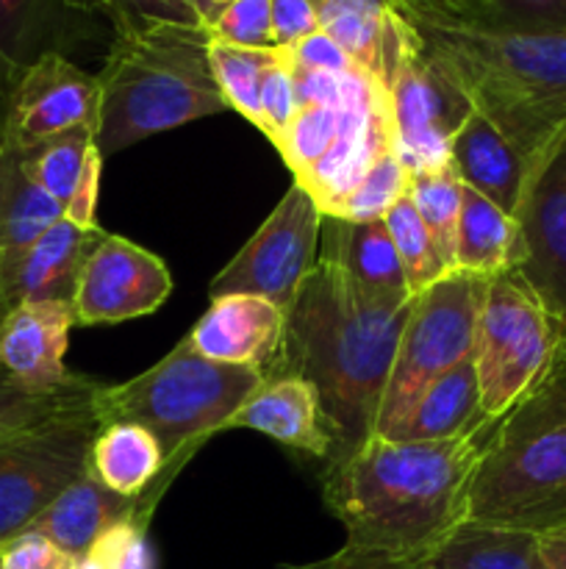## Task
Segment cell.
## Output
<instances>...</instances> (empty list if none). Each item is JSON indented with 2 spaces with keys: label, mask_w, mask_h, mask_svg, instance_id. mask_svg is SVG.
Returning <instances> with one entry per match:
<instances>
[{
  "label": "cell",
  "mask_w": 566,
  "mask_h": 569,
  "mask_svg": "<svg viewBox=\"0 0 566 569\" xmlns=\"http://www.w3.org/2000/svg\"><path fill=\"white\" fill-rule=\"evenodd\" d=\"M98 428L92 409L0 439V545L26 531L89 470Z\"/></svg>",
  "instance_id": "cell-9"
},
{
  "label": "cell",
  "mask_w": 566,
  "mask_h": 569,
  "mask_svg": "<svg viewBox=\"0 0 566 569\" xmlns=\"http://www.w3.org/2000/svg\"><path fill=\"white\" fill-rule=\"evenodd\" d=\"M275 59L277 48L253 50L211 39V70H214L216 87H220L228 109L242 114L247 122H253L259 131H264L261 83H264L266 70H270Z\"/></svg>",
  "instance_id": "cell-33"
},
{
  "label": "cell",
  "mask_w": 566,
  "mask_h": 569,
  "mask_svg": "<svg viewBox=\"0 0 566 569\" xmlns=\"http://www.w3.org/2000/svg\"><path fill=\"white\" fill-rule=\"evenodd\" d=\"M322 217L309 189L292 181L259 231L211 278L209 298L259 295L286 315L320 256Z\"/></svg>",
  "instance_id": "cell-10"
},
{
  "label": "cell",
  "mask_w": 566,
  "mask_h": 569,
  "mask_svg": "<svg viewBox=\"0 0 566 569\" xmlns=\"http://www.w3.org/2000/svg\"><path fill=\"white\" fill-rule=\"evenodd\" d=\"M83 561H89L94 569H155L148 526H142L139 520L117 522L94 542Z\"/></svg>",
  "instance_id": "cell-39"
},
{
  "label": "cell",
  "mask_w": 566,
  "mask_h": 569,
  "mask_svg": "<svg viewBox=\"0 0 566 569\" xmlns=\"http://www.w3.org/2000/svg\"><path fill=\"white\" fill-rule=\"evenodd\" d=\"M411 306L414 300L400 309L377 303L342 267L320 256L289 306L281 350L264 376H297L314 387L333 439L325 467L375 437Z\"/></svg>",
  "instance_id": "cell-2"
},
{
  "label": "cell",
  "mask_w": 566,
  "mask_h": 569,
  "mask_svg": "<svg viewBox=\"0 0 566 569\" xmlns=\"http://www.w3.org/2000/svg\"><path fill=\"white\" fill-rule=\"evenodd\" d=\"M277 569H322V567L316 565V561H311V565H283V567H277Z\"/></svg>",
  "instance_id": "cell-48"
},
{
  "label": "cell",
  "mask_w": 566,
  "mask_h": 569,
  "mask_svg": "<svg viewBox=\"0 0 566 569\" xmlns=\"http://www.w3.org/2000/svg\"><path fill=\"white\" fill-rule=\"evenodd\" d=\"M3 317H6V309H3V300H0V322H3Z\"/></svg>",
  "instance_id": "cell-50"
},
{
  "label": "cell",
  "mask_w": 566,
  "mask_h": 569,
  "mask_svg": "<svg viewBox=\"0 0 566 569\" xmlns=\"http://www.w3.org/2000/svg\"><path fill=\"white\" fill-rule=\"evenodd\" d=\"M297 89H294V76L292 64H289L286 53L277 48V59L272 61V67L266 70L264 83H261V117H264V137L272 144H277V139L283 137V131L289 128V122L297 114Z\"/></svg>",
  "instance_id": "cell-41"
},
{
  "label": "cell",
  "mask_w": 566,
  "mask_h": 569,
  "mask_svg": "<svg viewBox=\"0 0 566 569\" xmlns=\"http://www.w3.org/2000/svg\"><path fill=\"white\" fill-rule=\"evenodd\" d=\"M408 198L420 220L431 231L447 270L455 272V233H458L464 183L455 178L449 167L433 172H414V176H408Z\"/></svg>",
  "instance_id": "cell-34"
},
{
  "label": "cell",
  "mask_w": 566,
  "mask_h": 569,
  "mask_svg": "<svg viewBox=\"0 0 566 569\" xmlns=\"http://www.w3.org/2000/svg\"><path fill=\"white\" fill-rule=\"evenodd\" d=\"M469 26L514 33L566 31V0H488Z\"/></svg>",
  "instance_id": "cell-37"
},
{
  "label": "cell",
  "mask_w": 566,
  "mask_h": 569,
  "mask_svg": "<svg viewBox=\"0 0 566 569\" xmlns=\"http://www.w3.org/2000/svg\"><path fill=\"white\" fill-rule=\"evenodd\" d=\"M89 11H100L111 22L114 33L148 26V22H181L203 26L200 17L183 0H81Z\"/></svg>",
  "instance_id": "cell-40"
},
{
  "label": "cell",
  "mask_w": 566,
  "mask_h": 569,
  "mask_svg": "<svg viewBox=\"0 0 566 569\" xmlns=\"http://www.w3.org/2000/svg\"><path fill=\"white\" fill-rule=\"evenodd\" d=\"M270 11L275 48L286 50L292 48V44H297L300 39L320 31L314 0H270Z\"/></svg>",
  "instance_id": "cell-43"
},
{
  "label": "cell",
  "mask_w": 566,
  "mask_h": 569,
  "mask_svg": "<svg viewBox=\"0 0 566 569\" xmlns=\"http://www.w3.org/2000/svg\"><path fill=\"white\" fill-rule=\"evenodd\" d=\"M538 548H542V556L549 569H566V526L538 533Z\"/></svg>",
  "instance_id": "cell-46"
},
{
  "label": "cell",
  "mask_w": 566,
  "mask_h": 569,
  "mask_svg": "<svg viewBox=\"0 0 566 569\" xmlns=\"http://www.w3.org/2000/svg\"><path fill=\"white\" fill-rule=\"evenodd\" d=\"M139 500L122 498L100 483L92 470L70 483L26 531H37L59 545L75 561H83L111 526L137 520Z\"/></svg>",
  "instance_id": "cell-25"
},
{
  "label": "cell",
  "mask_w": 566,
  "mask_h": 569,
  "mask_svg": "<svg viewBox=\"0 0 566 569\" xmlns=\"http://www.w3.org/2000/svg\"><path fill=\"white\" fill-rule=\"evenodd\" d=\"M386 94L394 126V156L405 172L414 176L447 167L453 133L469 117L472 106L427 59L411 26Z\"/></svg>",
  "instance_id": "cell-11"
},
{
  "label": "cell",
  "mask_w": 566,
  "mask_h": 569,
  "mask_svg": "<svg viewBox=\"0 0 566 569\" xmlns=\"http://www.w3.org/2000/svg\"><path fill=\"white\" fill-rule=\"evenodd\" d=\"M98 389V381L81 376L75 383L55 392H33L17 383L0 365V439L48 426L61 417L92 411Z\"/></svg>",
  "instance_id": "cell-31"
},
{
  "label": "cell",
  "mask_w": 566,
  "mask_h": 569,
  "mask_svg": "<svg viewBox=\"0 0 566 569\" xmlns=\"http://www.w3.org/2000/svg\"><path fill=\"white\" fill-rule=\"evenodd\" d=\"M264 381V372L255 367L220 365L189 345L183 337L159 365L122 383H100L94 395V417L105 422H137L150 431L164 456V472L148 495L139 498L137 520L150 528L153 511L172 478L186 467V461L222 433L244 406V400Z\"/></svg>",
  "instance_id": "cell-5"
},
{
  "label": "cell",
  "mask_w": 566,
  "mask_h": 569,
  "mask_svg": "<svg viewBox=\"0 0 566 569\" xmlns=\"http://www.w3.org/2000/svg\"><path fill=\"white\" fill-rule=\"evenodd\" d=\"M286 315L259 295H222L186 333L200 356L220 365L255 367L266 372L277 359Z\"/></svg>",
  "instance_id": "cell-17"
},
{
  "label": "cell",
  "mask_w": 566,
  "mask_h": 569,
  "mask_svg": "<svg viewBox=\"0 0 566 569\" xmlns=\"http://www.w3.org/2000/svg\"><path fill=\"white\" fill-rule=\"evenodd\" d=\"M78 569H94V567L89 565V561H81V565H78Z\"/></svg>",
  "instance_id": "cell-49"
},
{
  "label": "cell",
  "mask_w": 566,
  "mask_h": 569,
  "mask_svg": "<svg viewBox=\"0 0 566 569\" xmlns=\"http://www.w3.org/2000/svg\"><path fill=\"white\" fill-rule=\"evenodd\" d=\"M100 231L103 228L83 231L75 222L59 220L26 248L0 253V300L6 315L22 303H72L83 261Z\"/></svg>",
  "instance_id": "cell-15"
},
{
  "label": "cell",
  "mask_w": 566,
  "mask_h": 569,
  "mask_svg": "<svg viewBox=\"0 0 566 569\" xmlns=\"http://www.w3.org/2000/svg\"><path fill=\"white\" fill-rule=\"evenodd\" d=\"M408 192V172L400 164L394 150L375 161L370 172L361 178L358 187L347 194L338 211L333 217L344 220H383L386 211Z\"/></svg>",
  "instance_id": "cell-36"
},
{
  "label": "cell",
  "mask_w": 566,
  "mask_h": 569,
  "mask_svg": "<svg viewBox=\"0 0 566 569\" xmlns=\"http://www.w3.org/2000/svg\"><path fill=\"white\" fill-rule=\"evenodd\" d=\"M388 150H394V126L386 94L377 103L353 111L331 150L297 183L309 189L322 214L333 217L361 178Z\"/></svg>",
  "instance_id": "cell-21"
},
{
  "label": "cell",
  "mask_w": 566,
  "mask_h": 569,
  "mask_svg": "<svg viewBox=\"0 0 566 569\" xmlns=\"http://www.w3.org/2000/svg\"><path fill=\"white\" fill-rule=\"evenodd\" d=\"M511 270L536 292L566 339V133L530 172L516 211Z\"/></svg>",
  "instance_id": "cell-12"
},
{
  "label": "cell",
  "mask_w": 566,
  "mask_h": 569,
  "mask_svg": "<svg viewBox=\"0 0 566 569\" xmlns=\"http://www.w3.org/2000/svg\"><path fill=\"white\" fill-rule=\"evenodd\" d=\"M172 276L164 261L142 244L100 231L78 278L75 326H114L148 317L164 306Z\"/></svg>",
  "instance_id": "cell-13"
},
{
  "label": "cell",
  "mask_w": 566,
  "mask_h": 569,
  "mask_svg": "<svg viewBox=\"0 0 566 569\" xmlns=\"http://www.w3.org/2000/svg\"><path fill=\"white\" fill-rule=\"evenodd\" d=\"M383 98H386V92L375 94L370 100H361V103L342 106V109H336V106H300L294 120L289 122V128L275 144L283 164L292 170L294 181H300L331 150V144L336 142L344 122L350 120L353 111L377 103Z\"/></svg>",
  "instance_id": "cell-32"
},
{
  "label": "cell",
  "mask_w": 566,
  "mask_h": 569,
  "mask_svg": "<svg viewBox=\"0 0 566 569\" xmlns=\"http://www.w3.org/2000/svg\"><path fill=\"white\" fill-rule=\"evenodd\" d=\"M497 420L438 442L372 437L325 467L322 498L344 545L322 569H425L466 526L469 492Z\"/></svg>",
  "instance_id": "cell-1"
},
{
  "label": "cell",
  "mask_w": 566,
  "mask_h": 569,
  "mask_svg": "<svg viewBox=\"0 0 566 569\" xmlns=\"http://www.w3.org/2000/svg\"><path fill=\"white\" fill-rule=\"evenodd\" d=\"M516 253V220L475 189L464 187L458 233H455V272L492 278L511 270Z\"/></svg>",
  "instance_id": "cell-29"
},
{
  "label": "cell",
  "mask_w": 566,
  "mask_h": 569,
  "mask_svg": "<svg viewBox=\"0 0 566 569\" xmlns=\"http://www.w3.org/2000/svg\"><path fill=\"white\" fill-rule=\"evenodd\" d=\"M403 17L427 59L514 144L530 181L538 161L566 133V31H488Z\"/></svg>",
  "instance_id": "cell-3"
},
{
  "label": "cell",
  "mask_w": 566,
  "mask_h": 569,
  "mask_svg": "<svg viewBox=\"0 0 566 569\" xmlns=\"http://www.w3.org/2000/svg\"><path fill=\"white\" fill-rule=\"evenodd\" d=\"M98 78L72 64L64 53H48L22 72L0 111V131L17 148L39 142L70 128L98 131Z\"/></svg>",
  "instance_id": "cell-14"
},
{
  "label": "cell",
  "mask_w": 566,
  "mask_h": 569,
  "mask_svg": "<svg viewBox=\"0 0 566 569\" xmlns=\"http://www.w3.org/2000/svg\"><path fill=\"white\" fill-rule=\"evenodd\" d=\"M183 3L189 6V9L194 11V14L200 17V22H203L205 28L211 26V22L216 20V14H220L222 9H225L231 0H183Z\"/></svg>",
  "instance_id": "cell-47"
},
{
  "label": "cell",
  "mask_w": 566,
  "mask_h": 569,
  "mask_svg": "<svg viewBox=\"0 0 566 569\" xmlns=\"http://www.w3.org/2000/svg\"><path fill=\"white\" fill-rule=\"evenodd\" d=\"M320 259L342 267L358 283L361 292L388 309H400L414 300L403 261L383 220L322 217Z\"/></svg>",
  "instance_id": "cell-20"
},
{
  "label": "cell",
  "mask_w": 566,
  "mask_h": 569,
  "mask_svg": "<svg viewBox=\"0 0 566 569\" xmlns=\"http://www.w3.org/2000/svg\"><path fill=\"white\" fill-rule=\"evenodd\" d=\"M400 14L427 17V20L444 22H475L481 11L486 9L488 0H392Z\"/></svg>",
  "instance_id": "cell-45"
},
{
  "label": "cell",
  "mask_w": 566,
  "mask_h": 569,
  "mask_svg": "<svg viewBox=\"0 0 566 569\" xmlns=\"http://www.w3.org/2000/svg\"><path fill=\"white\" fill-rule=\"evenodd\" d=\"M209 33L216 42L236 44V48H275L270 0H231L211 22Z\"/></svg>",
  "instance_id": "cell-38"
},
{
  "label": "cell",
  "mask_w": 566,
  "mask_h": 569,
  "mask_svg": "<svg viewBox=\"0 0 566 569\" xmlns=\"http://www.w3.org/2000/svg\"><path fill=\"white\" fill-rule=\"evenodd\" d=\"M466 522L536 537L566 526V342L494 426Z\"/></svg>",
  "instance_id": "cell-6"
},
{
  "label": "cell",
  "mask_w": 566,
  "mask_h": 569,
  "mask_svg": "<svg viewBox=\"0 0 566 569\" xmlns=\"http://www.w3.org/2000/svg\"><path fill=\"white\" fill-rule=\"evenodd\" d=\"M89 470L111 492L139 500L164 472V456L153 433L137 422H105L94 433Z\"/></svg>",
  "instance_id": "cell-27"
},
{
  "label": "cell",
  "mask_w": 566,
  "mask_h": 569,
  "mask_svg": "<svg viewBox=\"0 0 566 569\" xmlns=\"http://www.w3.org/2000/svg\"><path fill=\"white\" fill-rule=\"evenodd\" d=\"M253 428L277 445L327 461L333 439L322 417L314 387L297 376H264L261 387L231 417L225 431Z\"/></svg>",
  "instance_id": "cell-22"
},
{
  "label": "cell",
  "mask_w": 566,
  "mask_h": 569,
  "mask_svg": "<svg viewBox=\"0 0 566 569\" xmlns=\"http://www.w3.org/2000/svg\"><path fill=\"white\" fill-rule=\"evenodd\" d=\"M98 150H120L228 111L211 70L205 26L148 22L114 33L98 76Z\"/></svg>",
  "instance_id": "cell-4"
},
{
  "label": "cell",
  "mask_w": 566,
  "mask_h": 569,
  "mask_svg": "<svg viewBox=\"0 0 566 569\" xmlns=\"http://www.w3.org/2000/svg\"><path fill=\"white\" fill-rule=\"evenodd\" d=\"M314 11L320 31L386 89L408 39V22L392 0H314Z\"/></svg>",
  "instance_id": "cell-23"
},
{
  "label": "cell",
  "mask_w": 566,
  "mask_h": 569,
  "mask_svg": "<svg viewBox=\"0 0 566 569\" xmlns=\"http://www.w3.org/2000/svg\"><path fill=\"white\" fill-rule=\"evenodd\" d=\"M564 342L549 311L514 270L486 278L472 348L483 415L499 420L525 398Z\"/></svg>",
  "instance_id": "cell-7"
},
{
  "label": "cell",
  "mask_w": 566,
  "mask_h": 569,
  "mask_svg": "<svg viewBox=\"0 0 566 569\" xmlns=\"http://www.w3.org/2000/svg\"><path fill=\"white\" fill-rule=\"evenodd\" d=\"M72 326V303L64 300L17 306L0 322V365L17 383L33 392L70 387L81 378L64 365Z\"/></svg>",
  "instance_id": "cell-16"
},
{
  "label": "cell",
  "mask_w": 566,
  "mask_h": 569,
  "mask_svg": "<svg viewBox=\"0 0 566 569\" xmlns=\"http://www.w3.org/2000/svg\"><path fill=\"white\" fill-rule=\"evenodd\" d=\"M449 170L464 187L514 217L527 189V167L492 120L472 109L449 142Z\"/></svg>",
  "instance_id": "cell-24"
},
{
  "label": "cell",
  "mask_w": 566,
  "mask_h": 569,
  "mask_svg": "<svg viewBox=\"0 0 566 569\" xmlns=\"http://www.w3.org/2000/svg\"><path fill=\"white\" fill-rule=\"evenodd\" d=\"M383 222H386L388 237H392L394 242V250H397L400 261H403L405 278H408V289L414 298L420 292H425L427 287H433L436 281H442L444 276H449L447 264H444L431 231H427L425 222H422L420 214H416L408 192H405L403 198L386 211Z\"/></svg>",
  "instance_id": "cell-35"
},
{
  "label": "cell",
  "mask_w": 566,
  "mask_h": 569,
  "mask_svg": "<svg viewBox=\"0 0 566 569\" xmlns=\"http://www.w3.org/2000/svg\"><path fill=\"white\" fill-rule=\"evenodd\" d=\"M492 417L481 409V389L472 359L461 361L422 392L411 415L394 433V442H438L472 431Z\"/></svg>",
  "instance_id": "cell-26"
},
{
  "label": "cell",
  "mask_w": 566,
  "mask_h": 569,
  "mask_svg": "<svg viewBox=\"0 0 566 569\" xmlns=\"http://www.w3.org/2000/svg\"><path fill=\"white\" fill-rule=\"evenodd\" d=\"M283 53H286V59L292 61L294 67H303V70L344 72L355 67L353 61H350V56L322 31H314L311 37L300 39L297 44L286 48Z\"/></svg>",
  "instance_id": "cell-44"
},
{
  "label": "cell",
  "mask_w": 566,
  "mask_h": 569,
  "mask_svg": "<svg viewBox=\"0 0 566 569\" xmlns=\"http://www.w3.org/2000/svg\"><path fill=\"white\" fill-rule=\"evenodd\" d=\"M425 569H549L530 531L466 522Z\"/></svg>",
  "instance_id": "cell-30"
},
{
  "label": "cell",
  "mask_w": 566,
  "mask_h": 569,
  "mask_svg": "<svg viewBox=\"0 0 566 569\" xmlns=\"http://www.w3.org/2000/svg\"><path fill=\"white\" fill-rule=\"evenodd\" d=\"M92 11L81 0H0V111L22 72L81 39Z\"/></svg>",
  "instance_id": "cell-18"
},
{
  "label": "cell",
  "mask_w": 566,
  "mask_h": 569,
  "mask_svg": "<svg viewBox=\"0 0 566 569\" xmlns=\"http://www.w3.org/2000/svg\"><path fill=\"white\" fill-rule=\"evenodd\" d=\"M486 278L449 272L420 292L400 337L375 437L392 439L433 381L472 359L475 322Z\"/></svg>",
  "instance_id": "cell-8"
},
{
  "label": "cell",
  "mask_w": 566,
  "mask_h": 569,
  "mask_svg": "<svg viewBox=\"0 0 566 569\" xmlns=\"http://www.w3.org/2000/svg\"><path fill=\"white\" fill-rule=\"evenodd\" d=\"M103 156L94 128L81 126L26 150V167L33 181L61 206L64 220L83 231H98V198Z\"/></svg>",
  "instance_id": "cell-19"
},
{
  "label": "cell",
  "mask_w": 566,
  "mask_h": 569,
  "mask_svg": "<svg viewBox=\"0 0 566 569\" xmlns=\"http://www.w3.org/2000/svg\"><path fill=\"white\" fill-rule=\"evenodd\" d=\"M81 561L37 531H22L0 545V569H78Z\"/></svg>",
  "instance_id": "cell-42"
},
{
  "label": "cell",
  "mask_w": 566,
  "mask_h": 569,
  "mask_svg": "<svg viewBox=\"0 0 566 569\" xmlns=\"http://www.w3.org/2000/svg\"><path fill=\"white\" fill-rule=\"evenodd\" d=\"M59 220L64 211L31 178L26 150L0 131V253L26 248Z\"/></svg>",
  "instance_id": "cell-28"
}]
</instances>
